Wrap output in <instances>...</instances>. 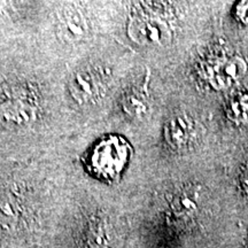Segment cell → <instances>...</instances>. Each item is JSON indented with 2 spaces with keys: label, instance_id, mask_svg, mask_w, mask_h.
Masks as SVG:
<instances>
[{
  "label": "cell",
  "instance_id": "ba28073f",
  "mask_svg": "<svg viewBox=\"0 0 248 248\" xmlns=\"http://www.w3.org/2000/svg\"><path fill=\"white\" fill-rule=\"evenodd\" d=\"M228 119L238 125L248 124V93L239 92L229 99L225 105Z\"/></svg>",
  "mask_w": 248,
  "mask_h": 248
},
{
  "label": "cell",
  "instance_id": "5b68a950",
  "mask_svg": "<svg viewBox=\"0 0 248 248\" xmlns=\"http://www.w3.org/2000/svg\"><path fill=\"white\" fill-rule=\"evenodd\" d=\"M246 71L247 63L243 58H224L209 68V82L215 89H228L243 78Z\"/></svg>",
  "mask_w": 248,
  "mask_h": 248
},
{
  "label": "cell",
  "instance_id": "52a82bcc",
  "mask_svg": "<svg viewBox=\"0 0 248 248\" xmlns=\"http://www.w3.org/2000/svg\"><path fill=\"white\" fill-rule=\"evenodd\" d=\"M61 35L68 40H78L88 32L89 26L84 14L76 7H64L59 15Z\"/></svg>",
  "mask_w": 248,
  "mask_h": 248
},
{
  "label": "cell",
  "instance_id": "8fae6325",
  "mask_svg": "<svg viewBox=\"0 0 248 248\" xmlns=\"http://www.w3.org/2000/svg\"><path fill=\"white\" fill-rule=\"evenodd\" d=\"M20 218V208L14 198L5 197L0 199V228L9 230L16 226Z\"/></svg>",
  "mask_w": 248,
  "mask_h": 248
},
{
  "label": "cell",
  "instance_id": "7a4b0ae2",
  "mask_svg": "<svg viewBox=\"0 0 248 248\" xmlns=\"http://www.w3.org/2000/svg\"><path fill=\"white\" fill-rule=\"evenodd\" d=\"M105 82L97 71L83 69L71 77L69 91L71 97L80 106L95 104L105 93Z\"/></svg>",
  "mask_w": 248,
  "mask_h": 248
},
{
  "label": "cell",
  "instance_id": "3957f363",
  "mask_svg": "<svg viewBox=\"0 0 248 248\" xmlns=\"http://www.w3.org/2000/svg\"><path fill=\"white\" fill-rule=\"evenodd\" d=\"M129 32L135 42L142 45H160L169 39L167 24L154 16H137L131 21Z\"/></svg>",
  "mask_w": 248,
  "mask_h": 248
},
{
  "label": "cell",
  "instance_id": "6da1fadb",
  "mask_svg": "<svg viewBox=\"0 0 248 248\" xmlns=\"http://www.w3.org/2000/svg\"><path fill=\"white\" fill-rule=\"evenodd\" d=\"M131 147L119 136H109L99 141L90 157V168L99 178L113 181L125 168Z\"/></svg>",
  "mask_w": 248,
  "mask_h": 248
},
{
  "label": "cell",
  "instance_id": "4fadbf2b",
  "mask_svg": "<svg viewBox=\"0 0 248 248\" xmlns=\"http://www.w3.org/2000/svg\"><path fill=\"white\" fill-rule=\"evenodd\" d=\"M235 16L241 23L248 27V1H240L235 6Z\"/></svg>",
  "mask_w": 248,
  "mask_h": 248
},
{
  "label": "cell",
  "instance_id": "277c9868",
  "mask_svg": "<svg viewBox=\"0 0 248 248\" xmlns=\"http://www.w3.org/2000/svg\"><path fill=\"white\" fill-rule=\"evenodd\" d=\"M37 107L28 97H9L0 104V122L11 126H26L36 120Z\"/></svg>",
  "mask_w": 248,
  "mask_h": 248
},
{
  "label": "cell",
  "instance_id": "9c48e42d",
  "mask_svg": "<svg viewBox=\"0 0 248 248\" xmlns=\"http://www.w3.org/2000/svg\"><path fill=\"white\" fill-rule=\"evenodd\" d=\"M123 109L129 116L142 117L147 114L148 111V100L146 94L144 92L139 91L137 89H131L124 94L123 100Z\"/></svg>",
  "mask_w": 248,
  "mask_h": 248
},
{
  "label": "cell",
  "instance_id": "5bb4252c",
  "mask_svg": "<svg viewBox=\"0 0 248 248\" xmlns=\"http://www.w3.org/2000/svg\"><path fill=\"white\" fill-rule=\"evenodd\" d=\"M240 183H241V186H243L245 192L248 194V166H247V168L244 170L243 173H241Z\"/></svg>",
  "mask_w": 248,
  "mask_h": 248
},
{
  "label": "cell",
  "instance_id": "7c38bea8",
  "mask_svg": "<svg viewBox=\"0 0 248 248\" xmlns=\"http://www.w3.org/2000/svg\"><path fill=\"white\" fill-rule=\"evenodd\" d=\"M173 208L179 214H188L195 209V199L192 193L183 192L176 197L173 202Z\"/></svg>",
  "mask_w": 248,
  "mask_h": 248
},
{
  "label": "cell",
  "instance_id": "8992f818",
  "mask_svg": "<svg viewBox=\"0 0 248 248\" xmlns=\"http://www.w3.org/2000/svg\"><path fill=\"white\" fill-rule=\"evenodd\" d=\"M197 137L195 124L190 116L181 114L173 116L166 125V139L175 150H186Z\"/></svg>",
  "mask_w": 248,
  "mask_h": 248
},
{
  "label": "cell",
  "instance_id": "30bf717a",
  "mask_svg": "<svg viewBox=\"0 0 248 248\" xmlns=\"http://www.w3.org/2000/svg\"><path fill=\"white\" fill-rule=\"evenodd\" d=\"M88 248H111L107 224L101 218H92L86 235Z\"/></svg>",
  "mask_w": 248,
  "mask_h": 248
}]
</instances>
